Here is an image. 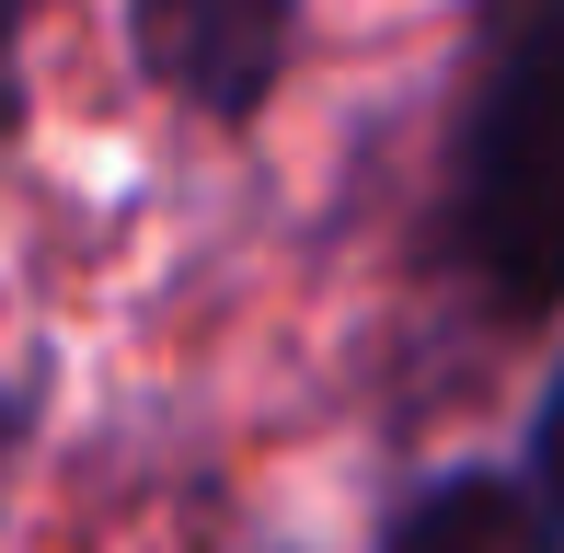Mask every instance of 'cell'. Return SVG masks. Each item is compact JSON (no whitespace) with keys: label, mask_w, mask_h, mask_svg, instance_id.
Here are the masks:
<instances>
[{"label":"cell","mask_w":564,"mask_h":553,"mask_svg":"<svg viewBox=\"0 0 564 553\" xmlns=\"http://www.w3.org/2000/svg\"><path fill=\"white\" fill-rule=\"evenodd\" d=\"M542 542H553V508L530 473H449L380 531V553H542Z\"/></svg>","instance_id":"3"},{"label":"cell","mask_w":564,"mask_h":553,"mask_svg":"<svg viewBox=\"0 0 564 553\" xmlns=\"http://www.w3.org/2000/svg\"><path fill=\"white\" fill-rule=\"evenodd\" d=\"M530 485H542V508L564 519V381H553V404H542V426H530Z\"/></svg>","instance_id":"5"},{"label":"cell","mask_w":564,"mask_h":553,"mask_svg":"<svg viewBox=\"0 0 564 553\" xmlns=\"http://www.w3.org/2000/svg\"><path fill=\"white\" fill-rule=\"evenodd\" d=\"M23 23H35V0H0V139L23 128Z\"/></svg>","instance_id":"4"},{"label":"cell","mask_w":564,"mask_h":553,"mask_svg":"<svg viewBox=\"0 0 564 553\" xmlns=\"http://www.w3.org/2000/svg\"><path fill=\"white\" fill-rule=\"evenodd\" d=\"M12 426H23V392L0 381V462H12Z\"/></svg>","instance_id":"6"},{"label":"cell","mask_w":564,"mask_h":553,"mask_svg":"<svg viewBox=\"0 0 564 553\" xmlns=\"http://www.w3.org/2000/svg\"><path fill=\"white\" fill-rule=\"evenodd\" d=\"M289 23H300V0H127L139 69L173 93V105L219 116V128H242V116L276 93Z\"/></svg>","instance_id":"2"},{"label":"cell","mask_w":564,"mask_h":553,"mask_svg":"<svg viewBox=\"0 0 564 553\" xmlns=\"http://www.w3.org/2000/svg\"><path fill=\"white\" fill-rule=\"evenodd\" d=\"M438 242L507 323L564 300V0H484Z\"/></svg>","instance_id":"1"}]
</instances>
